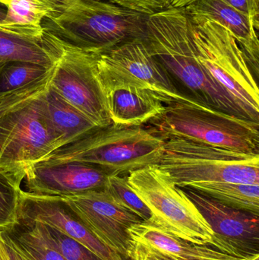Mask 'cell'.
Segmentation results:
<instances>
[{
  "mask_svg": "<svg viewBox=\"0 0 259 260\" xmlns=\"http://www.w3.org/2000/svg\"><path fill=\"white\" fill-rule=\"evenodd\" d=\"M144 39L151 53L164 67L176 87L182 88V94L249 120L201 64L193 38V24L185 7H169L149 15Z\"/></svg>",
  "mask_w": 259,
  "mask_h": 260,
  "instance_id": "6da1fadb",
  "label": "cell"
},
{
  "mask_svg": "<svg viewBox=\"0 0 259 260\" xmlns=\"http://www.w3.org/2000/svg\"><path fill=\"white\" fill-rule=\"evenodd\" d=\"M52 75L0 95V170L21 179L32 165L58 149L44 101Z\"/></svg>",
  "mask_w": 259,
  "mask_h": 260,
  "instance_id": "7a4b0ae2",
  "label": "cell"
},
{
  "mask_svg": "<svg viewBox=\"0 0 259 260\" xmlns=\"http://www.w3.org/2000/svg\"><path fill=\"white\" fill-rule=\"evenodd\" d=\"M147 16L108 0H82L46 17L42 27L68 47L98 54L144 38Z\"/></svg>",
  "mask_w": 259,
  "mask_h": 260,
  "instance_id": "3957f363",
  "label": "cell"
},
{
  "mask_svg": "<svg viewBox=\"0 0 259 260\" xmlns=\"http://www.w3.org/2000/svg\"><path fill=\"white\" fill-rule=\"evenodd\" d=\"M164 142L165 138L152 126L112 123L58 148L41 161L85 162L100 167L109 175H128L136 170L158 165L164 151Z\"/></svg>",
  "mask_w": 259,
  "mask_h": 260,
  "instance_id": "277c9868",
  "label": "cell"
},
{
  "mask_svg": "<svg viewBox=\"0 0 259 260\" xmlns=\"http://www.w3.org/2000/svg\"><path fill=\"white\" fill-rule=\"evenodd\" d=\"M164 137H179L211 146L259 154V123L224 112L187 96L165 105L149 122Z\"/></svg>",
  "mask_w": 259,
  "mask_h": 260,
  "instance_id": "5b68a950",
  "label": "cell"
},
{
  "mask_svg": "<svg viewBox=\"0 0 259 260\" xmlns=\"http://www.w3.org/2000/svg\"><path fill=\"white\" fill-rule=\"evenodd\" d=\"M188 14L202 67L234 99L249 120L259 123L257 79L241 47L230 31L217 21L199 14Z\"/></svg>",
  "mask_w": 259,
  "mask_h": 260,
  "instance_id": "8992f818",
  "label": "cell"
},
{
  "mask_svg": "<svg viewBox=\"0 0 259 260\" xmlns=\"http://www.w3.org/2000/svg\"><path fill=\"white\" fill-rule=\"evenodd\" d=\"M164 138V151L157 166L179 187L193 182L259 183V154Z\"/></svg>",
  "mask_w": 259,
  "mask_h": 260,
  "instance_id": "52a82bcc",
  "label": "cell"
},
{
  "mask_svg": "<svg viewBox=\"0 0 259 260\" xmlns=\"http://www.w3.org/2000/svg\"><path fill=\"white\" fill-rule=\"evenodd\" d=\"M127 179L156 222L184 241L217 248L214 233L199 209L157 165L132 171Z\"/></svg>",
  "mask_w": 259,
  "mask_h": 260,
  "instance_id": "ba28073f",
  "label": "cell"
},
{
  "mask_svg": "<svg viewBox=\"0 0 259 260\" xmlns=\"http://www.w3.org/2000/svg\"><path fill=\"white\" fill-rule=\"evenodd\" d=\"M59 43L60 54L50 86L99 127L112 124L97 78L96 53Z\"/></svg>",
  "mask_w": 259,
  "mask_h": 260,
  "instance_id": "9c48e42d",
  "label": "cell"
},
{
  "mask_svg": "<svg viewBox=\"0 0 259 260\" xmlns=\"http://www.w3.org/2000/svg\"><path fill=\"white\" fill-rule=\"evenodd\" d=\"M96 68L109 77L150 91L165 105L187 97L179 91L164 67L151 53L144 38L96 53Z\"/></svg>",
  "mask_w": 259,
  "mask_h": 260,
  "instance_id": "30bf717a",
  "label": "cell"
},
{
  "mask_svg": "<svg viewBox=\"0 0 259 260\" xmlns=\"http://www.w3.org/2000/svg\"><path fill=\"white\" fill-rule=\"evenodd\" d=\"M102 243L131 260L134 245L129 229L142 220L119 204L104 188L64 198Z\"/></svg>",
  "mask_w": 259,
  "mask_h": 260,
  "instance_id": "8fae6325",
  "label": "cell"
},
{
  "mask_svg": "<svg viewBox=\"0 0 259 260\" xmlns=\"http://www.w3.org/2000/svg\"><path fill=\"white\" fill-rule=\"evenodd\" d=\"M180 188L209 224L217 249L247 257L259 254L258 216L222 204L187 186Z\"/></svg>",
  "mask_w": 259,
  "mask_h": 260,
  "instance_id": "7c38bea8",
  "label": "cell"
},
{
  "mask_svg": "<svg viewBox=\"0 0 259 260\" xmlns=\"http://www.w3.org/2000/svg\"><path fill=\"white\" fill-rule=\"evenodd\" d=\"M40 222L60 231L103 260H126L102 243L62 197L40 196L22 190L18 223Z\"/></svg>",
  "mask_w": 259,
  "mask_h": 260,
  "instance_id": "4fadbf2b",
  "label": "cell"
},
{
  "mask_svg": "<svg viewBox=\"0 0 259 260\" xmlns=\"http://www.w3.org/2000/svg\"><path fill=\"white\" fill-rule=\"evenodd\" d=\"M109 174L97 165L80 161L38 162L26 172L27 192L48 197H77L104 188Z\"/></svg>",
  "mask_w": 259,
  "mask_h": 260,
  "instance_id": "5bb4252c",
  "label": "cell"
},
{
  "mask_svg": "<svg viewBox=\"0 0 259 260\" xmlns=\"http://www.w3.org/2000/svg\"><path fill=\"white\" fill-rule=\"evenodd\" d=\"M97 75L106 111L114 124L141 126L164 112L165 105L150 91L109 77L97 70Z\"/></svg>",
  "mask_w": 259,
  "mask_h": 260,
  "instance_id": "9a60e30c",
  "label": "cell"
},
{
  "mask_svg": "<svg viewBox=\"0 0 259 260\" xmlns=\"http://www.w3.org/2000/svg\"><path fill=\"white\" fill-rule=\"evenodd\" d=\"M129 235L134 245L166 260H248L253 257L239 256L211 246L184 241L152 218L131 227Z\"/></svg>",
  "mask_w": 259,
  "mask_h": 260,
  "instance_id": "2e32d148",
  "label": "cell"
},
{
  "mask_svg": "<svg viewBox=\"0 0 259 260\" xmlns=\"http://www.w3.org/2000/svg\"><path fill=\"white\" fill-rule=\"evenodd\" d=\"M187 12L211 18L227 29L238 43L254 76L259 73L258 31L250 20L224 0H196L186 6Z\"/></svg>",
  "mask_w": 259,
  "mask_h": 260,
  "instance_id": "e0dca14e",
  "label": "cell"
},
{
  "mask_svg": "<svg viewBox=\"0 0 259 260\" xmlns=\"http://www.w3.org/2000/svg\"><path fill=\"white\" fill-rule=\"evenodd\" d=\"M44 101L58 148L81 140L101 128L64 100L50 85L44 91Z\"/></svg>",
  "mask_w": 259,
  "mask_h": 260,
  "instance_id": "ac0fdd59",
  "label": "cell"
},
{
  "mask_svg": "<svg viewBox=\"0 0 259 260\" xmlns=\"http://www.w3.org/2000/svg\"><path fill=\"white\" fill-rule=\"evenodd\" d=\"M44 33L43 39H36L0 28V64L25 61L53 67L60 54V45L54 37Z\"/></svg>",
  "mask_w": 259,
  "mask_h": 260,
  "instance_id": "d6986e66",
  "label": "cell"
},
{
  "mask_svg": "<svg viewBox=\"0 0 259 260\" xmlns=\"http://www.w3.org/2000/svg\"><path fill=\"white\" fill-rule=\"evenodd\" d=\"M0 4L6 8L0 28L27 38L43 39V21L55 14L46 0H0Z\"/></svg>",
  "mask_w": 259,
  "mask_h": 260,
  "instance_id": "ffe728a7",
  "label": "cell"
},
{
  "mask_svg": "<svg viewBox=\"0 0 259 260\" xmlns=\"http://www.w3.org/2000/svg\"><path fill=\"white\" fill-rule=\"evenodd\" d=\"M183 186L194 189L230 207L259 215V183L193 182Z\"/></svg>",
  "mask_w": 259,
  "mask_h": 260,
  "instance_id": "44dd1931",
  "label": "cell"
},
{
  "mask_svg": "<svg viewBox=\"0 0 259 260\" xmlns=\"http://www.w3.org/2000/svg\"><path fill=\"white\" fill-rule=\"evenodd\" d=\"M54 67L25 61H9L0 64V95L47 79L53 73Z\"/></svg>",
  "mask_w": 259,
  "mask_h": 260,
  "instance_id": "7402d4cb",
  "label": "cell"
},
{
  "mask_svg": "<svg viewBox=\"0 0 259 260\" xmlns=\"http://www.w3.org/2000/svg\"><path fill=\"white\" fill-rule=\"evenodd\" d=\"M30 227L49 247L65 260H103L76 240L58 229L40 222L19 223Z\"/></svg>",
  "mask_w": 259,
  "mask_h": 260,
  "instance_id": "603a6c76",
  "label": "cell"
},
{
  "mask_svg": "<svg viewBox=\"0 0 259 260\" xmlns=\"http://www.w3.org/2000/svg\"><path fill=\"white\" fill-rule=\"evenodd\" d=\"M22 180L0 170V229H10L18 223Z\"/></svg>",
  "mask_w": 259,
  "mask_h": 260,
  "instance_id": "cb8c5ba5",
  "label": "cell"
},
{
  "mask_svg": "<svg viewBox=\"0 0 259 260\" xmlns=\"http://www.w3.org/2000/svg\"><path fill=\"white\" fill-rule=\"evenodd\" d=\"M104 189L119 204L139 217L143 221H149L153 216L147 205L131 187L127 175L109 174L106 178Z\"/></svg>",
  "mask_w": 259,
  "mask_h": 260,
  "instance_id": "d4e9b609",
  "label": "cell"
},
{
  "mask_svg": "<svg viewBox=\"0 0 259 260\" xmlns=\"http://www.w3.org/2000/svg\"><path fill=\"white\" fill-rule=\"evenodd\" d=\"M108 1L147 15H152L155 12L170 7V0H108Z\"/></svg>",
  "mask_w": 259,
  "mask_h": 260,
  "instance_id": "484cf974",
  "label": "cell"
},
{
  "mask_svg": "<svg viewBox=\"0 0 259 260\" xmlns=\"http://www.w3.org/2000/svg\"><path fill=\"white\" fill-rule=\"evenodd\" d=\"M0 230L4 232L11 244L27 260H47L28 241L21 237L13 227Z\"/></svg>",
  "mask_w": 259,
  "mask_h": 260,
  "instance_id": "4316f807",
  "label": "cell"
},
{
  "mask_svg": "<svg viewBox=\"0 0 259 260\" xmlns=\"http://www.w3.org/2000/svg\"><path fill=\"white\" fill-rule=\"evenodd\" d=\"M231 7L246 15L258 31L259 0H224Z\"/></svg>",
  "mask_w": 259,
  "mask_h": 260,
  "instance_id": "83f0119b",
  "label": "cell"
},
{
  "mask_svg": "<svg viewBox=\"0 0 259 260\" xmlns=\"http://www.w3.org/2000/svg\"><path fill=\"white\" fill-rule=\"evenodd\" d=\"M0 238H1L2 244H3L5 251H6L9 260H27L11 244L10 241H9L7 237L2 230H0Z\"/></svg>",
  "mask_w": 259,
  "mask_h": 260,
  "instance_id": "f1b7e54d",
  "label": "cell"
},
{
  "mask_svg": "<svg viewBox=\"0 0 259 260\" xmlns=\"http://www.w3.org/2000/svg\"><path fill=\"white\" fill-rule=\"evenodd\" d=\"M55 11V14L63 12L82 0H46Z\"/></svg>",
  "mask_w": 259,
  "mask_h": 260,
  "instance_id": "f546056e",
  "label": "cell"
},
{
  "mask_svg": "<svg viewBox=\"0 0 259 260\" xmlns=\"http://www.w3.org/2000/svg\"><path fill=\"white\" fill-rule=\"evenodd\" d=\"M134 245V244H133ZM131 260H166L156 255L149 253L138 246L134 245Z\"/></svg>",
  "mask_w": 259,
  "mask_h": 260,
  "instance_id": "4dcf8cb0",
  "label": "cell"
},
{
  "mask_svg": "<svg viewBox=\"0 0 259 260\" xmlns=\"http://www.w3.org/2000/svg\"><path fill=\"white\" fill-rule=\"evenodd\" d=\"M170 7H184V0H170Z\"/></svg>",
  "mask_w": 259,
  "mask_h": 260,
  "instance_id": "1f68e13d",
  "label": "cell"
},
{
  "mask_svg": "<svg viewBox=\"0 0 259 260\" xmlns=\"http://www.w3.org/2000/svg\"><path fill=\"white\" fill-rule=\"evenodd\" d=\"M0 260H9L2 244L1 238H0Z\"/></svg>",
  "mask_w": 259,
  "mask_h": 260,
  "instance_id": "d6a6232c",
  "label": "cell"
},
{
  "mask_svg": "<svg viewBox=\"0 0 259 260\" xmlns=\"http://www.w3.org/2000/svg\"><path fill=\"white\" fill-rule=\"evenodd\" d=\"M6 11L0 8V22L4 19L6 17Z\"/></svg>",
  "mask_w": 259,
  "mask_h": 260,
  "instance_id": "836d02e7",
  "label": "cell"
},
{
  "mask_svg": "<svg viewBox=\"0 0 259 260\" xmlns=\"http://www.w3.org/2000/svg\"><path fill=\"white\" fill-rule=\"evenodd\" d=\"M196 0H184V7L188 6V5L191 4V3H194Z\"/></svg>",
  "mask_w": 259,
  "mask_h": 260,
  "instance_id": "e575fe53",
  "label": "cell"
},
{
  "mask_svg": "<svg viewBox=\"0 0 259 260\" xmlns=\"http://www.w3.org/2000/svg\"><path fill=\"white\" fill-rule=\"evenodd\" d=\"M248 260H259V254L255 255V256H254L253 257L250 258V259Z\"/></svg>",
  "mask_w": 259,
  "mask_h": 260,
  "instance_id": "d590c367",
  "label": "cell"
}]
</instances>
